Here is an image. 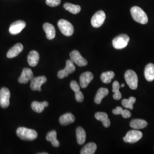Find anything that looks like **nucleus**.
<instances>
[{"label":"nucleus","instance_id":"nucleus-1","mask_svg":"<svg viewBox=\"0 0 154 154\" xmlns=\"http://www.w3.org/2000/svg\"><path fill=\"white\" fill-rule=\"evenodd\" d=\"M16 132L17 136L23 140L32 141L38 137L37 132L35 130L22 127L18 128Z\"/></svg>","mask_w":154,"mask_h":154},{"label":"nucleus","instance_id":"nucleus-2","mask_svg":"<svg viewBox=\"0 0 154 154\" xmlns=\"http://www.w3.org/2000/svg\"><path fill=\"white\" fill-rule=\"evenodd\" d=\"M131 14L133 19L140 24H146L148 21V17L146 13L140 8L138 6H134L130 10Z\"/></svg>","mask_w":154,"mask_h":154},{"label":"nucleus","instance_id":"nucleus-3","mask_svg":"<svg viewBox=\"0 0 154 154\" xmlns=\"http://www.w3.org/2000/svg\"><path fill=\"white\" fill-rule=\"evenodd\" d=\"M125 79L127 84L132 90L138 88V78L136 72L132 70H127L125 74Z\"/></svg>","mask_w":154,"mask_h":154},{"label":"nucleus","instance_id":"nucleus-4","mask_svg":"<svg viewBox=\"0 0 154 154\" xmlns=\"http://www.w3.org/2000/svg\"><path fill=\"white\" fill-rule=\"evenodd\" d=\"M130 41V37L128 35L125 34H122L112 40L113 47L116 49H122L126 48Z\"/></svg>","mask_w":154,"mask_h":154},{"label":"nucleus","instance_id":"nucleus-5","mask_svg":"<svg viewBox=\"0 0 154 154\" xmlns=\"http://www.w3.org/2000/svg\"><path fill=\"white\" fill-rule=\"evenodd\" d=\"M58 26L61 33L67 37H70L74 33V27L72 23L65 20H60L58 22Z\"/></svg>","mask_w":154,"mask_h":154},{"label":"nucleus","instance_id":"nucleus-6","mask_svg":"<svg viewBox=\"0 0 154 154\" xmlns=\"http://www.w3.org/2000/svg\"><path fill=\"white\" fill-rule=\"evenodd\" d=\"M142 137L143 134L141 131L132 130L127 133L126 136L123 138V140L126 143H136L142 138Z\"/></svg>","mask_w":154,"mask_h":154},{"label":"nucleus","instance_id":"nucleus-7","mask_svg":"<svg viewBox=\"0 0 154 154\" xmlns=\"http://www.w3.org/2000/svg\"><path fill=\"white\" fill-rule=\"evenodd\" d=\"M106 19L105 13L102 11H99L95 13L92 17L91 23L94 28H98L100 27L104 23Z\"/></svg>","mask_w":154,"mask_h":154},{"label":"nucleus","instance_id":"nucleus-8","mask_svg":"<svg viewBox=\"0 0 154 154\" xmlns=\"http://www.w3.org/2000/svg\"><path fill=\"white\" fill-rule=\"evenodd\" d=\"M75 71V66L71 60L66 61V67L65 69L60 70L58 72V77L60 79H63L67 77L69 74H72Z\"/></svg>","mask_w":154,"mask_h":154},{"label":"nucleus","instance_id":"nucleus-9","mask_svg":"<svg viewBox=\"0 0 154 154\" xmlns=\"http://www.w3.org/2000/svg\"><path fill=\"white\" fill-rule=\"evenodd\" d=\"M11 93L8 88H2L0 90V106L2 108H7L10 104Z\"/></svg>","mask_w":154,"mask_h":154},{"label":"nucleus","instance_id":"nucleus-10","mask_svg":"<svg viewBox=\"0 0 154 154\" xmlns=\"http://www.w3.org/2000/svg\"><path fill=\"white\" fill-rule=\"evenodd\" d=\"M70 59L74 63L80 67L86 66L88 65V61H86L80 53L77 50H73L70 54Z\"/></svg>","mask_w":154,"mask_h":154},{"label":"nucleus","instance_id":"nucleus-11","mask_svg":"<svg viewBox=\"0 0 154 154\" xmlns=\"http://www.w3.org/2000/svg\"><path fill=\"white\" fill-rule=\"evenodd\" d=\"M47 81V78L45 76L35 77L31 80L30 88L33 91H41V86Z\"/></svg>","mask_w":154,"mask_h":154},{"label":"nucleus","instance_id":"nucleus-12","mask_svg":"<svg viewBox=\"0 0 154 154\" xmlns=\"http://www.w3.org/2000/svg\"><path fill=\"white\" fill-rule=\"evenodd\" d=\"M26 23L23 21L19 20L16 22H13L10 28L9 32L12 35H16L20 33L22 30L25 28Z\"/></svg>","mask_w":154,"mask_h":154},{"label":"nucleus","instance_id":"nucleus-13","mask_svg":"<svg viewBox=\"0 0 154 154\" xmlns=\"http://www.w3.org/2000/svg\"><path fill=\"white\" fill-rule=\"evenodd\" d=\"M93 78V74L92 72H83L79 78L80 86L82 88H86Z\"/></svg>","mask_w":154,"mask_h":154},{"label":"nucleus","instance_id":"nucleus-14","mask_svg":"<svg viewBox=\"0 0 154 154\" xmlns=\"http://www.w3.org/2000/svg\"><path fill=\"white\" fill-rule=\"evenodd\" d=\"M34 78L33 72L30 69L24 68L22 70V74L18 79V82L20 83L26 84L31 81Z\"/></svg>","mask_w":154,"mask_h":154},{"label":"nucleus","instance_id":"nucleus-15","mask_svg":"<svg viewBox=\"0 0 154 154\" xmlns=\"http://www.w3.org/2000/svg\"><path fill=\"white\" fill-rule=\"evenodd\" d=\"M23 49V46L21 44L18 43L13 46L10 49L7 53V57L9 58H13L17 57Z\"/></svg>","mask_w":154,"mask_h":154},{"label":"nucleus","instance_id":"nucleus-16","mask_svg":"<svg viewBox=\"0 0 154 154\" xmlns=\"http://www.w3.org/2000/svg\"><path fill=\"white\" fill-rule=\"evenodd\" d=\"M43 29L46 33V38L51 40L55 37V29L54 26L49 23H45L43 25Z\"/></svg>","mask_w":154,"mask_h":154},{"label":"nucleus","instance_id":"nucleus-17","mask_svg":"<svg viewBox=\"0 0 154 154\" xmlns=\"http://www.w3.org/2000/svg\"><path fill=\"white\" fill-rule=\"evenodd\" d=\"M39 60V53L35 50L31 51L28 56V62L29 65L32 67L37 66Z\"/></svg>","mask_w":154,"mask_h":154},{"label":"nucleus","instance_id":"nucleus-18","mask_svg":"<svg viewBox=\"0 0 154 154\" xmlns=\"http://www.w3.org/2000/svg\"><path fill=\"white\" fill-rule=\"evenodd\" d=\"M95 118L99 121L102 122L103 126L107 128L110 126V119L108 118V115L103 112H98L95 113Z\"/></svg>","mask_w":154,"mask_h":154},{"label":"nucleus","instance_id":"nucleus-19","mask_svg":"<svg viewBox=\"0 0 154 154\" xmlns=\"http://www.w3.org/2000/svg\"><path fill=\"white\" fill-rule=\"evenodd\" d=\"M144 77L149 82H152L154 80V65L149 63L146 66L144 69Z\"/></svg>","mask_w":154,"mask_h":154},{"label":"nucleus","instance_id":"nucleus-20","mask_svg":"<svg viewBox=\"0 0 154 154\" xmlns=\"http://www.w3.org/2000/svg\"><path fill=\"white\" fill-rule=\"evenodd\" d=\"M109 90L107 88H99L94 98V102L97 104H100L102 99L109 94Z\"/></svg>","mask_w":154,"mask_h":154},{"label":"nucleus","instance_id":"nucleus-21","mask_svg":"<svg viewBox=\"0 0 154 154\" xmlns=\"http://www.w3.org/2000/svg\"><path fill=\"white\" fill-rule=\"evenodd\" d=\"M59 121L61 125L67 126L75 121V117L71 113H66L61 116Z\"/></svg>","mask_w":154,"mask_h":154},{"label":"nucleus","instance_id":"nucleus-22","mask_svg":"<svg viewBox=\"0 0 154 154\" xmlns=\"http://www.w3.org/2000/svg\"><path fill=\"white\" fill-rule=\"evenodd\" d=\"M97 149V144L93 142L88 143L83 147L81 151V154H95Z\"/></svg>","mask_w":154,"mask_h":154},{"label":"nucleus","instance_id":"nucleus-23","mask_svg":"<svg viewBox=\"0 0 154 154\" xmlns=\"http://www.w3.org/2000/svg\"><path fill=\"white\" fill-rule=\"evenodd\" d=\"M46 140L51 143V144L54 147L60 146V142L57 139V132L55 130L51 131L47 134Z\"/></svg>","mask_w":154,"mask_h":154},{"label":"nucleus","instance_id":"nucleus-24","mask_svg":"<svg viewBox=\"0 0 154 154\" xmlns=\"http://www.w3.org/2000/svg\"><path fill=\"white\" fill-rule=\"evenodd\" d=\"M77 142L79 145H82L85 142L86 134L85 130L81 127H78L76 130Z\"/></svg>","mask_w":154,"mask_h":154},{"label":"nucleus","instance_id":"nucleus-25","mask_svg":"<svg viewBox=\"0 0 154 154\" xmlns=\"http://www.w3.org/2000/svg\"><path fill=\"white\" fill-rule=\"evenodd\" d=\"M147 122L140 119H133L130 122V127L134 129H142L147 127Z\"/></svg>","mask_w":154,"mask_h":154},{"label":"nucleus","instance_id":"nucleus-26","mask_svg":"<svg viewBox=\"0 0 154 154\" xmlns=\"http://www.w3.org/2000/svg\"><path fill=\"white\" fill-rule=\"evenodd\" d=\"M63 8L66 9V11L72 13L74 14H77L78 13H79L81 10V8L80 6L74 5L68 2L65 3L63 5Z\"/></svg>","mask_w":154,"mask_h":154},{"label":"nucleus","instance_id":"nucleus-27","mask_svg":"<svg viewBox=\"0 0 154 154\" xmlns=\"http://www.w3.org/2000/svg\"><path fill=\"white\" fill-rule=\"evenodd\" d=\"M115 76V73L113 72H104L101 74L100 79L102 82L104 83H110L111 80L114 78Z\"/></svg>","mask_w":154,"mask_h":154},{"label":"nucleus","instance_id":"nucleus-28","mask_svg":"<svg viewBox=\"0 0 154 154\" xmlns=\"http://www.w3.org/2000/svg\"><path fill=\"white\" fill-rule=\"evenodd\" d=\"M121 88L120 85L118 81H114L112 84V91L114 93L113 95V98L116 100H119L121 99V93L119 91V88Z\"/></svg>","mask_w":154,"mask_h":154},{"label":"nucleus","instance_id":"nucleus-29","mask_svg":"<svg viewBox=\"0 0 154 154\" xmlns=\"http://www.w3.org/2000/svg\"><path fill=\"white\" fill-rule=\"evenodd\" d=\"M136 102V98L134 97H131L129 99H124L122 101V105L125 107L126 109H129L130 110H132L134 109L133 105Z\"/></svg>","mask_w":154,"mask_h":154},{"label":"nucleus","instance_id":"nucleus-30","mask_svg":"<svg viewBox=\"0 0 154 154\" xmlns=\"http://www.w3.org/2000/svg\"><path fill=\"white\" fill-rule=\"evenodd\" d=\"M32 109L33 111H34L36 112L41 113L44 110V105L42 102H39L37 101H34L32 102Z\"/></svg>","mask_w":154,"mask_h":154},{"label":"nucleus","instance_id":"nucleus-31","mask_svg":"<svg viewBox=\"0 0 154 154\" xmlns=\"http://www.w3.org/2000/svg\"><path fill=\"white\" fill-rule=\"evenodd\" d=\"M61 0H46V4L51 7H55L61 4Z\"/></svg>","mask_w":154,"mask_h":154},{"label":"nucleus","instance_id":"nucleus-32","mask_svg":"<svg viewBox=\"0 0 154 154\" xmlns=\"http://www.w3.org/2000/svg\"><path fill=\"white\" fill-rule=\"evenodd\" d=\"M70 85L71 88L75 93L80 91V86L78 85V83L76 81H72L70 82Z\"/></svg>","mask_w":154,"mask_h":154},{"label":"nucleus","instance_id":"nucleus-33","mask_svg":"<svg viewBox=\"0 0 154 154\" xmlns=\"http://www.w3.org/2000/svg\"><path fill=\"white\" fill-rule=\"evenodd\" d=\"M75 97L78 102H82L84 99V96L81 91L75 93Z\"/></svg>","mask_w":154,"mask_h":154},{"label":"nucleus","instance_id":"nucleus-34","mask_svg":"<svg viewBox=\"0 0 154 154\" xmlns=\"http://www.w3.org/2000/svg\"><path fill=\"white\" fill-rule=\"evenodd\" d=\"M121 115L124 118H129L131 116V113L130 112V111L125 109V110H123Z\"/></svg>","mask_w":154,"mask_h":154},{"label":"nucleus","instance_id":"nucleus-35","mask_svg":"<svg viewBox=\"0 0 154 154\" xmlns=\"http://www.w3.org/2000/svg\"><path fill=\"white\" fill-rule=\"evenodd\" d=\"M123 109L121 107H116L115 109L112 110V113L114 114V115H119L121 114V115L122 112L123 111Z\"/></svg>","mask_w":154,"mask_h":154},{"label":"nucleus","instance_id":"nucleus-36","mask_svg":"<svg viewBox=\"0 0 154 154\" xmlns=\"http://www.w3.org/2000/svg\"><path fill=\"white\" fill-rule=\"evenodd\" d=\"M42 103H43V104L44 105V106L45 107H48V106H49V103H48V102L45 101V102H43Z\"/></svg>","mask_w":154,"mask_h":154},{"label":"nucleus","instance_id":"nucleus-37","mask_svg":"<svg viewBox=\"0 0 154 154\" xmlns=\"http://www.w3.org/2000/svg\"><path fill=\"white\" fill-rule=\"evenodd\" d=\"M125 84H122L121 86H120L121 88H123V87H125Z\"/></svg>","mask_w":154,"mask_h":154},{"label":"nucleus","instance_id":"nucleus-38","mask_svg":"<svg viewBox=\"0 0 154 154\" xmlns=\"http://www.w3.org/2000/svg\"><path fill=\"white\" fill-rule=\"evenodd\" d=\"M48 152H42V153H39V154H48Z\"/></svg>","mask_w":154,"mask_h":154}]
</instances>
